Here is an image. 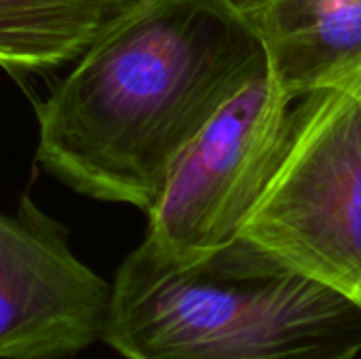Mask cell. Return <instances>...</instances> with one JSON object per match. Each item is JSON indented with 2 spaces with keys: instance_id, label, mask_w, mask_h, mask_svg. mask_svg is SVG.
Segmentation results:
<instances>
[{
  "instance_id": "cell-1",
  "label": "cell",
  "mask_w": 361,
  "mask_h": 359,
  "mask_svg": "<svg viewBox=\"0 0 361 359\" xmlns=\"http://www.w3.org/2000/svg\"><path fill=\"white\" fill-rule=\"evenodd\" d=\"M264 66L235 0H133L42 102L38 161L148 214L199 129Z\"/></svg>"
},
{
  "instance_id": "cell-2",
  "label": "cell",
  "mask_w": 361,
  "mask_h": 359,
  "mask_svg": "<svg viewBox=\"0 0 361 359\" xmlns=\"http://www.w3.org/2000/svg\"><path fill=\"white\" fill-rule=\"evenodd\" d=\"M102 343L125 359H357L361 305L241 237L197 260L142 241Z\"/></svg>"
},
{
  "instance_id": "cell-3",
  "label": "cell",
  "mask_w": 361,
  "mask_h": 359,
  "mask_svg": "<svg viewBox=\"0 0 361 359\" xmlns=\"http://www.w3.org/2000/svg\"><path fill=\"white\" fill-rule=\"evenodd\" d=\"M239 237L361 305V106L349 89L294 102L281 159Z\"/></svg>"
},
{
  "instance_id": "cell-4",
  "label": "cell",
  "mask_w": 361,
  "mask_h": 359,
  "mask_svg": "<svg viewBox=\"0 0 361 359\" xmlns=\"http://www.w3.org/2000/svg\"><path fill=\"white\" fill-rule=\"evenodd\" d=\"M292 108L267 66L243 83L180 154L144 243L197 260L237 241L281 159Z\"/></svg>"
},
{
  "instance_id": "cell-5",
  "label": "cell",
  "mask_w": 361,
  "mask_h": 359,
  "mask_svg": "<svg viewBox=\"0 0 361 359\" xmlns=\"http://www.w3.org/2000/svg\"><path fill=\"white\" fill-rule=\"evenodd\" d=\"M112 284L34 203L0 214V359H72L104 339Z\"/></svg>"
},
{
  "instance_id": "cell-6",
  "label": "cell",
  "mask_w": 361,
  "mask_h": 359,
  "mask_svg": "<svg viewBox=\"0 0 361 359\" xmlns=\"http://www.w3.org/2000/svg\"><path fill=\"white\" fill-rule=\"evenodd\" d=\"M267 72L294 102L361 68V0H235Z\"/></svg>"
},
{
  "instance_id": "cell-7",
  "label": "cell",
  "mask_w": 361,
  "mask_h": 359,
  "mask_svg": "<svg viewBox=\"0 0 361 359\" xmlns=\"http://www.w3.org/2000/svg\"><path fill=\"white\" fill-rule=\"evenodd\" d=\"M133 0H0V66L34 72L76 59Z\"/></svg>"
},
{
  "instance_id": "cell-8",
  "label": "cell",
  "mask_w": 361,
  "mask_h": 359,
  "mask_svg": "<svg viewBox=\"0 0 361 359\" xmlns=\"http://www.w3.org/2000/svg\"><path fill=\"white\" fill-rule=\"evenodd\" d=\"M341 87H345V89H349L351 93H353V97L360 102V106H361V68L349 78V80H345Z\"/></svg>"
}]
</instances>
